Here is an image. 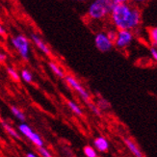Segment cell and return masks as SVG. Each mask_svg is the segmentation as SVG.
Wrapping results in <instances>:
<instances>
[{
    "label": "cell",
    "instance_id": "obj_1",
    "mask_svg": "<svg viewBox=\"0 0 157 157\" xmlns=\"http://www.w3.org/2000/svg\"><path fill=\"white\" fill-rule=\"evenodd\" d=\"M113 24L119 30L131 31L141 24V11L129 3L116 4L110 13Z\"/></svg>",
    "mask_w": 157,
    "mask_h": 157
},
{
    "label": "cell",
    "instance_id": "obj_2",
    "mask_svg": "<svg viewBox=\"0 0 157 157\" xmlns=\"http://www.w3.org/2000/svg\"><path fill=\"white\" fill-rule=\"evenodd\" d=\"M114 6L115 4L111 0H94L89 6L88 17L95 20L103 19L110 15Z\"/></svg>",
    "mask_w": 157,
    "mask_h": 157
},
{
    "label": "cell",
    "instance_id": "obj_3",
    "mask_svg": "<svg viewBox=\"0 0 157 157\" xmlns=\"http://www.w3.org/2000/svg\"><path fill=\"white\" fill-rule=\"evenodd\" d=\"M12 44L17 50L19 55L23 60H28L30 55V44L29 40L23 35H17L12 39Z\"/></svg>",
    "mask_w": 157,
    "mask_h": 157
},
{
    "label": "cell",
    "instance_id": "obj_4",
    "mask_svg": "<svg viewBox=\"0 0 157 157\" xmlns=\"http://www.w3.org/2000/svg\"><path fill=\"white\" fill-rule=\"evenodd\" d=\"M18 130H19L20 133L24 136V137H26L28 140H30L37 147H44L43 139L40 138V136L38 133H36L35 131H33L32 128L28 124H24V122L18 125Z\"/></svg>",
    "mask_w": 157,
    "mask_h": 157
},
{
    "label": "cell",
    "instance_id": "obj_5",
    "mask_svg": "<svg viewBox=\"0 0 157 157\" xmlns=\"http://www.w3.org/2000/svg\"><path fill=\"white\" fill-rule=\"evenodd\" d=\"M65 80H66L67 85H69L71 89H73L74 91L77 92L79 94L80 98L83 99L86 102V103H88V102L91 101L90 94H89L87 92L86 89L79 83L78 80H76L75 78H74L73 76H71V75H66L65 76Z\"/></svg>",
    "mask_w": 157,
    "mask_h": 157
},
{
    "label": "cell",
    "instance_id": "obj_6",
    "mask_svg": "<svg viewBox=\"0 0 157 157\" xmlns=\"http://www.w3.org/2000/svg\"><path fill=\"white\" fill-rule=\"evenodd\" d=\"M133 40V34L128 30H119L117 32V39H116L114 45L120 49H124L131 44Z\"/></svg>",
    "mask_w": 157,
    "mask_h": 157
},
{
    "label": "cell",
    "instance_id": "obj_7",
    "mask_svg": "<svg viewBox=\"0 0 157 157\" xmlns=\"http://www.w3.org/2000/svg\"><path fill=\"white\" fill-rule=\"evenodd\" d=\"M94 44L100 52H108L113 48V43L108 39L106 33H98L94 37Z\"/></svg>",
    "mask_w": 157,
    "mask_h": 157
},
{
    "label": "cell",
    "instance_id": "obj_8",
    "mask_svg": "<svg viewBox=\"0 0 157 157\" xmlns=\"http://www.w3.org/2000/svg\"><path fill=\"white\" fill-rule=\"evenodd\" d=\"M31 39L33 40V43L35 44V45L40 51H42L43 53H44L45 55H50L51 50L49 48V46L44 42V40H42V38H40L39 35H37V34H31Z\"/></svg>",
    "mask_w": 157,
    "mask_h": 157
},
{
    "label": "cell",
    "instance_id": "obj_9",
    "mask_svg": "<svg viewBox=\"0 0 157 157\" xmlns=\"http://www.w3.org/2000/svg\"><path fill=\"white\" fill-rule=\"evenodd\" d=\"M94 146L95 151H98L100 152H106L109 149V143L106 138L102 137H98L94 140Z\"/></svg>",
    "mask_w": 157,
    "mask_h": 157
},
{
    "label": "cell",
    "instance_id": "obj_10",
    "mask_svg": "<svg viewBox=\"0 0 157 157\" xmlns=\"http://www.w3.org/2000/svg\"><path fill=\"white\" fill-rule=\"evenodd\" d=\"M124 143L127 147V148L130 151V152L135 156V157H144V154H143L142 151L139 148V147L134 143L133 140L125 138L124 139Z\"/></svg>",
    "mask_w": 157,
    "mask_h": 157
},
{
    "label": "cell",
    "instance_id": "obj_11",
    "mask_svg": "<svg viewBox=\"0 0 157 157\" xmlns=\"http://www.w3.org/2000/svg\"><path fill=\"white\" fill-rule=\"evenodd\" d=\"M49 65V67H50V70L52 71V72L55 74L56 76H58L59 78H65V72L64 71L61 69V67L56 64V63H54V62H49L48 63Z\"/></svg>",
    "mask_w": 157,
    "mask_h": 157
},
{
    "label": "cell",
    "instance_id": "obj_12",
    "mask_svg": "<svg viewBox=\"0 0 157 157\" xmlns=\"http://www.w3.org/2000/svg\"><path fill=\"white\" fill-rule=\"evenodd\" d=\"M10 109H11L12 114H13V116H15V117H16L17 120L21 121H25V119H26L25 115H24V113H23L21 110H20L19 108H17V106L12 105V106L10 107Z\"/></svg>",
    "mask_w": 157,
    "mask_h": 157
},
{
    "label": "cell",
    "instance_id": "obj_13",
    "mask_svg": "<svg viewBox=\"0 0 157 157\" xmlns=\"http://www.w3.org/2000/svg\"><path fill=\"white\" fill-rule=\"evenodd\" d=\"M67 106H69V108L71 109V111H72L74 114H76L78 116H82V114H83V111H82L80 106L77 103H75L74 101L69 100L67 102Z\"/></svg>",
    "mask_w": 157,
    "mask_h": 157
},
{
    "label": "cell",
    "instance_id": "obj_14",
    "mask_svg": "<svg viewBox=\"0 0 157 157\" xmlns=\"http://www.w3.org/2000/svg\"><path fill=\"white\" fill-rule=\"evenodd\" d=\"M2 125H3V127H4V129L7 131V133L8 134H10L12 137H13V138H16V139H20V136L17 134V132L13 129L9 124H7V122H5V121H2Z\"/></svg>",
    "mask_w": 157,
    "mask_h": 157
},
{
    "label": "cell",
    "instance_id": "obj_15",
    "mask_svg": "<svg viewBox=\"0 0 157 157\" xmlns=\"http://www.w3.org/2000/svg\"><path fill=\"white\" fill-rule=\"evenodd\" d=\"M7 72H8V75L10 76V78L13 80V81H15V82H18L20 80V76H19V74L17 72V71L13 69V67H7Z\"/></svg>",
    "mask_w": 157,
    "mask_h": 157
},
{
    "label": "cell",
    "instance_id": "obj_16",
    "mask_svg": "<svg viewBox=\"0 0 157 157\" xmlns=\"http://www.w3.org/2000/svg\"><path fill=\"white\" fill-rule=\"evenodd\" d=\"M83 152L86 157H98V152L97 151L91 146H86L83 148Z\"/></svg>",
    "mask_w": 157,
    "mask_h": 157
},
{
    "label": "cell",
    "instance_id": "obj_17",
    "mask_svg": "<svg viewBox=\"0 0 157 157\" xmlns=\"http://www.w3.org/2000/svg\"><path fill=\"white\" fill-rule=\"evenodd\" d=\"M19 76L21 77L26 82V83H31V82L33 81V75L28 70H25V69L22 70Z\"/></svg>",
    "mask_w": 157,
    "mask_h": 157
},
{
    "label": "cell",
    "instance_id": "obj_18",
    "mask_svg": "<svg viewBox=\"0 0 157 157\" xmlns=\"http://www.w3.org/2000/svg\"><path fill=\"white\" fill-rule=\"evenodd\" d=\"M149 38L151 40L152 46L156 47V44H157V28L156 27H151V28L149 29Z\"/></svg>",
    "mask_w": 157,
    "mask_h": 157
},
{
    "label": "cell",
    "instance_id": "obj_19",
    "mask_svg": "<svg viewBox=\"0 0 157 157\" xmlns=\"http://www.w3.org/2000/svg\"><path fill=\"white\" fill-rule=\"evenodd\" d=\"M38 152L40 153V155L42 157H53L51 152L47 148H45L44 147H38Z\"/></svg>",
    "mask_w": 157,
    "mask_h": 157
},
{
    "label": "cell",
    "instance_id": "obj_20",
    "mask_svg": "<svg viewBox=\"0 0 157 157\" xmlns=\"http://www.w3.org/2000/svg\"><path fill=\"white\" fill-rule=\"evenodd\" d=\"M88 106H89V108H90L91 109V110H92V112H94L95 115H98V116H100L101 115V112H100V109L97 106V105H95V104H94L93 103V102H88Z\"/></svg>",
    "mask_w": 157,
    "mask_h": 157
},
{
    "label": "cell",
    "instance_id": "obj_21",
    "mask_svg": "<svg viewBox=\"0 0 157 157\" xmlns=\"http://www.w3.org/2000/svg\"><path fill=\"white\" fill-rule=\"evenodd\" d=\"M117 32H118V31H115V30H109V31L106 33V36H107L108 39L110 40L111 42L113 43V44H114V43H115L116 39H117Z\"/></svg>",
    "mask_w": 157,
    "mask_h": 157
},
{
    "label": "cell",
    "instance_id": "obj_22",
    "mask_svg": "<svg viewBox=\"0 0 157 157\" xmlns=\"http://www.w3.org/2000/svg\"><path fill=\"white\" fill-rule=\"evenodd\" d=\"M151 54L152 58L156 61L157 60V50H156V47H154V46L151 47Z\"/></svg>",
    "mask_w": 157,
    "mask_h": 157
},
{
    "label": "cell",
    "instance_id": "obj_23",
    "mask_svg": "<svg viewBox=\"0 0 157 157\" xmlns=\"http://www.w3.org/2000/svg\"><path fill=\"white\" fill-rule=\"evenodd\" d=\"M111 1L116 5V4H124V3H129L130 0H111Z\"/></svg>",
    "mask_w": 157,
    "mask_h": 157
},
{
    "label": "cell",
    "instance_id": "obj_24",
    "mask_svg": "<svg viewBox=\"0 0 157 157\" xmlns=\"http://www.w3.org/2000/svg\"><path fill=\"white\" fill-rule=\"evenodd\" d=\"M6 35V30L4 29V27L0 23V36H5Z\"/></svg>",
    "mask_w": 157,
    "mask_h": 157
},
{
    "label": "cell",
    "instance_id": "obj_25",
    "mask_svg": "<svg viewBox=\"0 0 157 157\" xmlns=\"http://www.w3.org/2000/svg\"><path fill=\"white\" fill-rule=\"evenodd\" d=\"M5 60H6V55L0 52V62H4Z\"/></svg>",
    "mask_w": 157,
    "mask_h": 157
},
{
    "label": "cell",
    "instance_id": "obj_26",
    "mask_svg": "<svg viewBox=\"0 0 157 157\" xmlns=\"http://www.w3.org/2000/svg\"><path fill=\"white\" fill-rule=\"evenodd\" d=\"M26 157H38L35 153H33V152H28L26 154Z\"/></svg>",
    "mask_w": 157,
    "mask_h": 157
},
{
    "label": "cell",
    "instance_id": "obj_27",
    "mask_svg": "<svg viewBox=\"0 0 157 157\" xmlns=\"http://www.w3.org/2000/svg\"><path fill=\"white\" fill-rule=\"evenodd\" d=\"M133 2H136V3H142V2H146L147 0H131Z\"/></svg>",
    "mask_w": 157,
    "mask_h": 157
},
{
    "label": "cell",
    "instance_id": "obj_28",
    "mask_svg": "<svg viewBox=\"0 0 157 157\" xmlns=\"http://www.w3.org/2000/svg\"><path fill=\"white\" fill-rule=\"evenodd\" d=\"M73 1H78V2H84L86 0H73Z\"/></svg>",
    "mask_w": 157,
    "mask_h": 157
}]
</instances>
